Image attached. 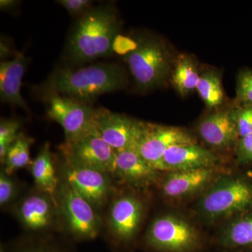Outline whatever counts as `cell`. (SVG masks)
I'll return each instance as SVG.
<instances>
[{
    "mask_svg": "<svg viewBox=\"0 0 252 252\" xmlns=\"http://www.w3.org/2000/svg\"><path fill=\"white\" fill-rule=\"evenodd\" d=\"M0 54H1V59L3 61H6V58L10 56L11 54V47L9 46L7 41L4 40L2 37L1 38V43H0Z\"/></svg>",
    "mask_w": 252,
    "mask_h": 252,
    "instance_id": "obj_31",
    "label": "cell"
},
{
    "mask_svg": "<svg viewBox=\"0 0 252 252\" xmlns=\"http://www.w3.org/2000/svg\"><path fill=\"white\" fill-rule=\"evenodd\" d=\"M108 205L106 226L109 243L116 248H129L140 232L145 204L132 192H114Z\"/></svg>",
    "mask_w": 252,
    "mask_h": 252,
    "instance_id": "obj_8",
    "label": "cell"
},
{
    "mask_svg": "<svg viewBox=\"0 0 252 252\" xmlns=\"http://www.w3.org/2000/svg\"><path fill=\"white\" fill-rule=\"evenodd\" d=\"M239 138L252 133V106L237 105L232 109Z\"/></svg>",
    "mask_w": 252,
    "mask_h": 252,
    "instance_id": "obj_27",
    "label": "cell"
},
{
    "mask_svg": "<svg viewBox=\"0 0 252 252\" xmlns=\"http://www.w3.org/2000/svg\"><path fill=\"white\" fill-rule=\"evenodd\" d=\"M30 167L34 187L55 197L60 177L49 142H46L41 147Z\"/></svg>",
    "mask_w": 252,
    "mask_h": 252,
    "instance_id": "obj_19",
    "label": "cell"
},
{
    "mask_svg": "<svg viewBox=\"0 0 252 252\" xmlns=\"http://www.w3.org/2000/svg\"><path fill=\"white\" fill-rule=\"evenodd\" d=\"M238 252H252V250H243V251H238Z\"/></svg>",
    "mask_w": 252,
    "mask_h": 252,
    "instance_id": "obj_34",
    "label": "cell"
},
{
    "mask_svg": "<svg viewBox=\"0 0 252 252\" xmlns=\"http://www.w3.org/2000/svg\"><path fill=\"white\" fill-rule=\"evenodd\" d=\"M117 152L114 177L131 188L144 190L158 182L160 172L144 160L135 149Z\"/></svg>",
    "mask_w": 252,
    "mask_h": 252,
    "instance_id": "obj_15",
    "label": "cell"
},
{
    "mask_svg": "<svg viewBox=\"0 0 252 252\" xmlns=\"http://www.w3.org/2000/svg\"><path fill=\"white\" fill-rule=\"evenodd\" d=\"M237 105L252 106V70L240 71L237 79Z\"/></svg>",
    "mask_w": 252,
    "mask_h": 252,
    "instance_id": "obj_26",
    "label": "cell"
},
{
    "mask_svg": "<svg viewBox=\"0 0 252 252\" xmlns=\"http://www.w3.org/2000/svg\"><path fill=\"white\" fill-rule=\"evenodd\" d=\"M122 21L114 4L94 6L77 18L68 36L62 65L77 67L109 57L122 31Z\"/></svg>",
    "mask_w": 252,
    "mask_h": 252,
    "instance_id": "obj_2",
    "label": "cell"
},
{
    "mask_svg": "<svg viewBox=\"0 0 252 252\" xmlns=\"http://www.w3.org/2000/svg\"><path fill=\"white\" fill-rule=\"evenodd\" d=\"M237 160L240 163L252 161V133L239 138L235 146Z\"/></svg>",
    "mask_w": 252,
    "mask_h": 252,
    "instance_id": "obj_30",
    "label": "cell"
},
{
    "mask_svg": "<svg viewBox=\"0 0 252 252\" xmlns=\"http://www.w3.org/2000/svg\"><path fill=\"white\" fill-rule=\"evenodd\" d=\"M58 170L60 178L98 212L108 205L115 192L110 174L81 166L64 159Z\"/></svg>",
    "mask_w": 252,
    "mask_h": 252,
    "instance_id": "obj_9",
    "label": "cell"
},
{
    "mask_svg": "<svg viewBox=\"0 0 252 252\" xmlns=\"http://www.w3.org/2000/svg\"><path fill=\"white\" fill-rule=\"evenodd\" d=\"M195 91L209 108H217L223 103L224 93L220 74L216 70L205 69L200 72Z\"/></svg>",
    "mask_w": 252,
    "mask_h": 252,
    "instance_id": "obj_22",
    "label": "cell"
},
{
    "mask_svg": "<svg viewBox=\"0 0 252 252\" xmlns=\"http://www.w3.org/2000/svg\"><path fill=\"white\" fill-rule=\"evenodd\" d=\"M127 44L130 48L115 52L124 54L137 90H154L170 81L176 59L166 41L152 33L144 32L134 36Z\"/></svg>",
    "mask_w": 252,
    "mask_h": 252,
    "instance_id": "obj_3",
    "label": "cell"
},
{
    "mask_svg": "<svg viewBox=\"0 0 252 252\" xmlns=\"http://www.w3.org/2000/svg\"><path fill=\"white\" fill-rule=\"evenodd\" d=\"M154 252H200L205 246L203 235L187 219L165 214L156 217L143 238Z\"/></svg>",
    "mask_w": 252,
    "mask_h": 252,
    "instance_id": "obj_6",
    "label": "cell"
},
{
    "mask_svg": "<svg viewBox=\"0 0 252 252\" xmlns=\"http://www.w3.org/2000/svg\"><path fill=\"white\" fill-rule=\"evenodd\" d=\"M252 208V183L239 176L222 175L197 203L199 215L209 221L229 220Z\"/></svg>",
    "mask_w": 252,
    "mask_h": 252,
    "instance_id": "obj_4",
    "label": "cell"
},
{
    "mask_svg": "<svg viewBox=\"0 0 252 252\" xmlns=\"http://www.w3.org/2000/svg\"><path fill=\"white\" fill-rule=\"evenodd\" d=\"M9 210L31 238H48L62 231L56 198L36 187L23 194Z\"/></svg>",
    "mask_w": 252,
    "mask_h": 252,
    "instance_id": "obj_7",
    "label": "cell"
},
{
    "mask_svg": "<svg viewBox=\"0 0 252 252\" xmlns=\"http://www.w3.org/2000/svg\"><path fill=\"white\" fill-rule=\"evenodd\" d=\"M220 248L233 251L252 250V213L232 220L218 238Z\"/></svg>",
    "mask_w": 252,
    "mask_h": 252,
    "instance_id": "obj_20",
    "label": "cell"
},
{
    "mask_svg": "<svg viewBox=\"0 0 252 252\" xmlns=\"http://www.w3.org/2000/svg\"><path fill=\"white\" fill-rule=\"evenodd\" d=\"M0 252H6V248H5L4 245H1V248H0Z\"/></svg>",
    "mask_w": 252,
    "mask_h": 252,
    "instance_id": "obj_33",
    "label": "cell"
},
{
    "mask_svg": "<svg viewBox=\"0 0 252 252\" xmlns=\"http://www.w3.org/2000/svg\"><path fill=\"white\" fill-rule=\"evenodd\" d=\"M200 72L195 60L188 55H181L176 59L170 81L182 97L196 89Z\"/></svg>",
    "mask_w": 252,
    "mask_h": 252,
    "instance_id": "obj_21",
    "label": "cell"
},
{
    "mask_svg": "<svg viewBox=\"0 0 252 252\" xmlns=\"http://www.w3.org/2000/svg\"><path fill=\"white\" fill-rule=\"evenodd\" d=\"M23 195L19 182L1 168L0 172V207L1 210L12 207Z\"/></svg>",
    "mask_w": 252,
    "mask_h": 252,
    "instance_id": "obj_24",
    "label": "cell"
},
{
    "mask_svg": "<svg viewBox=\"0 0 252 252\" xmlns=\"http://www.w3.org/2000/svg\"><path fill=\"white\" fill-rule=\"evenodd\" d=\"M218 157L198 144L174 146L160 160L159 172H177L216 167Z\"/></svg>",
    "mask_w": 252,
    "mask_h": 252,
    "instance_id": "obj_16",
    "label": "cell"
},
{
    "mask_svg": "<svg viewBox=\"0 0 252 252\" xmlns=\"http://www.w3.org/2000/svg\"><path fill=\"white\" fill-rule=\"evenodd\" d=\"M46 239L31 238L18 243L11 252H63L53 244L48 243Z\"/></svg>",
    "mask_w": 252,
    "mask_h": 252,
    "instance_id": "obj_28",
    "label": "cell"
},
{
    "mask_svg": "<svg viewBox=\"0 0 252 252\" xmlns=\"http://www.w3.org/2000/svg\"><path fill=\"white\" fill-rule=\"evenodd\" d=\"M221 175L216 167L167 172L160 189L167 199L187 200L203 194Z\"/></svg>",
    "mask_w": 252,
    "mask_h": 252,
    "instance_id": "obj_14",
    "label": "cell"
},
{
    "mask_svg": "<svg viewBox=\"0 0 252 252\" xmlns=\"http://www.w3.org/2000/svg\"><path fill=\"white\" fill-rule=\"evenodd\" d=\"M33 140L22 132L11 144L5 157L3 167L9 175L19 169L31 167L32 160L31 158V147Z\"/></svg>",
    "mask_w": 252,
    "mask_h": 252,
    "instance_id": "obj_23",
    "label": "cell"
},
{
    "mask_svg": "<svg viewBox=\"0 0 252 252\" xmlns=\"http://www.w3.org/2000/svg\"><path fill=\"white\" fill-rule=\"evenodd\" d=\"M29 59L23 53L15 54L14 59L0 63V98L1 102L29 112L27 104L21 95L22 79Z\"/></svg>",
    "mask_w": 252,
    "mask_h": 252,
    "instance_id": "obj_18",
    "label": "cell"
},
{
    "mask_svg": "<svg viewBox=\"0 0 252 252\" xmlns=\"http://www.w3.org/2000/svg\"><path fill=\"white\" fill-rule=\"evenodd\" d=\"M146 122L125 114L98 109L95 129L102 139L116 152L135 149L145 128Z\"/></svg>",
    "mask_w": 252,
    "mask_h": 252,
    "instance_id": "obj_12",
    "label": "cell"
},
{
    "mask_svg": "<svg viewBox=\"0 0 252 252\" xmlns=\"http://www.w3.org/2000/svg\"><path fill=\"white\" fill-rule=\"evenodd\" d=\"M19 3V1H14V0H1L0 1V8L2 10L14 9Z\"/></svg>",
    "mask_w": 252,
    "mask_h": 252,
    "instance_id": "obj_32",
    "label": "cell"
},
{
    "mask_svg": "<svg viewBox=\"0 0 252 252\" xmlns=\"http://www.w3.org/2000/svg\"><path fill=\"white\" fill-rule=\"evenodd\" d=\"M189 144H196V140L185 129L146 122L143 134L135 149L158 170L167 149L174 146Z\"/></svg>",
    "mask_w": 252,
    "mask_h": 252,
    "instance_id": "obj_13",
    "label": "cell"
},
{
    "mask_svg": "<svg viewBox=\"0 0 252 252\" xmlns=\"http://www.w3.org/2000/svg\"><path fill=\"white\" fill-rule=\"evenodd\" d=\"M55 198L62 231L76 241L97 238L103 226L99 212L61 178Z\"/></svg>",
    "mask_w": 252,
    "mask_h": 252,
    "instance_id": "obj_5",
    "label": "cell"
},
{
    "mask_svg": "<svg viewBox=\"0 0 252 252\" xmlns=\"http://www.w3.org/2000/svg\"><path fill=\"white\" fill-rule=\"evenodd\" d=\"M69 15L79 18L94 7V1L90 0H59L56 1Z\"/></svg>",
    "mask_w": 252,
    "mask_h": 252,
    "instance_id": "obj_29",
    "label": "cell"
},
{
    "mask_svg": "<svg viewBox=\"0 0 252 252\" xmlns=\"http://www.w3.org/2000/svg\"><path fill=\"white\" fill-rule=\"evenodd\" d=\"M47 115L63 127L64 142H72L95 129L97 110L65 96L51 95L44 99Z\"/></svg>",
    "mask_w": 252,
    "mask_h": 252,
    "instance_id": "obj_10",
    "label": "cell"
},
{
    "mask_svg": "<svg viewBox=\"0 0 252 252\" xmlns=\"http://www.w3.org/2000/svg\"><path fill=\"white\" fill-rule=\"evenodd\" d=\"M21 123L18 119H1L0 122V160L4 163L5 157L11 144L21 133Z\"/></svg>",
    "mask_w": 252,
    "mask_h": 252,
    "instance_id": "obj_25",
    "label": "cell"
},
{
    "mask_svg": "<svg viewBox=\"0 0 252 252\" xmlns=\"http://www.w3.org/2000/svg\"><path fill=\"white\" fill-rule=\"evenodd\" d=\"M127 84V73L120 64L96 63L77 67L61 65L34 89L42 99L58 94L89 104L102 94L126 89Z\"/></svg>",
    "mask_w": 252,
    "mask_h": 252,
    "instance_id": "obj_1",
    "label": "cell"
},
{
    "mask_svg": "<svg viewBox=\"0 0 252 252\" xmlns=\"http://www.w3.org/2000/svg\"><path fill=\"white\" fill-rule=\"evenodd\" d=\"M198 133L213 148L225 149L236 146L239 135L232 109L215 111L204 117L199 124Z\"/></svg>",
    "mask_w": 252,
    "mask_h": 252,
    "instance_id": "obj_17",
    "label": "cell"
},
{
    "mask_svg": "<svg viewBox=\"0 0 252 252\" xmlns=\"http://www.w3.org/2000/svg\"><path fill=\"white\" fill-rule=\"evenodd\" d=\"M59 148L64 160L114 177L117 152L102 139L96 129L77 140L64 142Z\"/></svg>",
    "mask_w": 252,
    "mask_h": 252,
    "instance_id": "obj_11",
    "label": "cell"
}]
</instances>
